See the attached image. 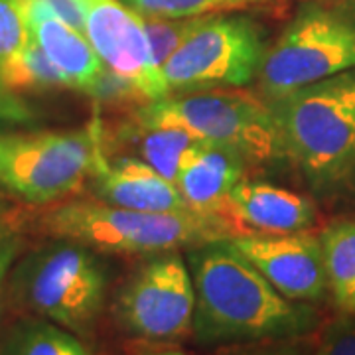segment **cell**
Listing matches in <instances>:
<instances>
[{
	"instance_id": "16",
	"label": "cell",
	"mask_w": 355,
	"mask_h": 355,
	"mask_svg": "<svg viewBox=\"0 0 355 355\" xmlns=\"http://www.w3.org/2000/svg\"><path fill=\"white\" fill-rule=\"evenodd\" d=\"M198 142L200 140L182 128L144 125L132 116L128 123H123L113 130L114 148H125L128 156L153 166L156 172L174 184L186 158L198 146Z\"/></svg>"
},
{
	"instance_id": "27",
	"label": "cell",
	"mask_w": 355,
	"mask_h": 355,
	"mask_svg": "<svg viewBox=\"0 0 355 355\" xmlns=\"http://www.w3.org/2000/svg\"><path fill=\"white\" fill-rule=\"evenodd\" d=\"M245 355H306V352L296 343H277L266 349H257V352Z\"/></svg>"
},
{
	"instance_id": "24",
	"label": "cell",
	"mask_w": 355,
	"mask_h": 355,
	"mask_svg": "<svg viewBox=\"0 0 355 355\" xmlns=\"http://www.w3.org/2000/svg\"><path fill=\"white\" fill-rule=\"evenodd\" d=\"M20 251H22V239L8 229H0V318L4 308V296L8 291V277Z\"/></svg>"
},
{
	"instance_id": "8",
	"label": "cell",
	"mask_w": 355,
	"mask_h": 355,
	"mask_svg": "<svg viewBox=\"0 0 355 355\" xmlns=\"http://www.w3.org/2000/svg\"><path fill=\"white\" fill-rule=\"evenodd\" d=\"M263 26L245 14H207L160 67L170 95L239 89L259 79Z\"/></svg>"
},
{
	"instance_id": "25",
	"label": "cell",
	"mask_w": 355,
	"mask_h": 355,
	"mask_svg": "<svg viewBox=\"0 0 355 355\" xmlns=\"http://www.w3.org/2000/svg\"><path fill=\"white\" fill-rule=\"evenodd\" d=\"M51 10L60 20H64L65 24L76 28L79 32L85 30V22H83V12L77 4V0H48Z\"/></svg>"
},
{
	"instance_id": "2",
	"label": "cell",
	"mask_w": 355,
	"mask_h": 355,
	"mask_svg": "<svg viewBox=\"0 0 355 355\" xmlns=\"http://www.w3.org/2000/svg\"><path fill=\"white\" fill-rule=\"evenodd\" d=\"M266 103L284 160L310 191L322 200L355 191V67Z\"/></svg>"
},
{
	"instance_id": "4",
	"label": "cell",
	"mask_w": 355,
	"mask_h": 355,
	"mask_svg": "<svg viewBox=\"0 0 355 355\" xmlns=\"http://www.w3.org/2000/svg\"><path fill=\"white\" fill-rule=\"evenodd\" d=\"M109 272L93 249L69 239L24 254L8 277V302L26 316L44 318L89 340L103 316Z\"/></svg>"
},
{
	"instance_id": "15",
	"label": "cell",
	"mask_w": 355,
	"mask_h": 355,
	"mask_svg": "<svg viewBox=\"0 0 355 355\" xmlns=\"http://www.w3.org/2000/svg\"><path fill=\"white\" fill-rule=\"evenodd\" d=\"M28 28L30 36L38 42L51 64L65 77L67 87L87 93L105 65L85 34L55 16L30 22Z\"/></svg>"
},
{
	"instance_id": "10",
	"label": "cell",
	"mask_w": 355,
	"mask_h": 355,
	"mask_svg": "<svg viewBox=\"0 0 355 355\" xmlns=\"http://www.w3.org/2000/svg\"><path fill=\"white\" fill-rule=\"evenodd\" d=\"M77 4L85 22L83 34L103 65L127 79L146 103L166 99L170 91L154 64L140 14L121 0H77Z\"/></svg>"
},
{
	"instance_id": "17",
	"label": "cell",
	"mask_w": 355,
	"mask_h": 355,
	"mask_svg": "<svg viewBox=\"0 0 355 355\" xmlns=\"http://www.w3.org/2000/svg\"><path fill=\"white\" fill-rule=\"evenodd\" d=\"M334 304L355 314V219H340L320 233Z\"/></svg>"
},
{
	"instance_id": "18",
	"label": "cell",
	"mask_w": 355,
	"mask_h": 355,
	"mask_svg": "<svg viewBox=\"0 0 355 355\" xmlns=\"http://www.w3.org/2000/svg\"><path fill=\"white\" fill-rule=\"evenodd\" d=\"M0 355H93L83 338L44 318L18 320L0 342Z\"/></svg>"
},
{
	"instance_id": "1",
	"label": "cell",
	"mask_w": 355,
	"mask_h": 355,
	"mask_svg": "<svg viewBox=\"0 0 355 355\" xmlns=\"http://www.w3.org/2000/svg\"><path fill=\"white\" fill-rule=\"evenodd\" d=\"M196 312L193 338L203 345L282 342L318 324L314 308L282 296L223 241L188 249Z\"/></svg>"
},
{
	"instance_id": "29",
	"label": "cell",
	"mask_w": 355,
	"mask_h": 355,
	"mask_svg": "<svg viewBox=\"0 0 355 355\" xmlns=\"http://www.w3.org/2000/svg\"><path fill=\"white\" fill-rule=\"evenodd\" d=\"M0 153H2V137H0ZM0 188H4V186H2V180H0Z\"/></svg>"
},
{
	"instance_id": "12",
	"label": "cell",
	"mask_w": 355,
	"mask_h": 355,
	"mask_svg": "<svg viewBox=\"0 0 355 355\" xmlns=\"http://www.w3.org/2000/svg\"><path fill=\"white\" fill-rule=\"evenodd\" d=\"M91 180L95 184V198L116 207L150 214L188 211L174 182L128 154L116 158L105 154Z\"/></svg>"
},
{
	"instance_id": "9",
	"label": "cell",
	"mask_w": 355,
	"mask_h": 355,
	"mask_svg": "<svg viewBox=\"0 0 355 355\" xmlns=\"http://www.w3.org/2000/svg\"><path fill=\"white\" fill-rule=\"evenodd\" d=\"M113 318L127 336L170 345L193 334L196 291L180 251L148 254L113 298Z\"/></svg>"
},
{
	"instance_id": "19",
	"label": "cell",
	"mask_w": 355,
	"mask_h": 355,
	"mask_svg": "<svg viewBox=\"0 0 355 355\" xmlns=\"http://www.w3.org/2000/svg\"><path fill=\"white\" fill-rule=\"evenodd\" d=\"M0 87L8 93L20 91H53L67 87L65 77L51 64L46 51L30 36V42L18 58L0 69Z\"/></svg>"
},
{
	"instance_id": "6",
	"label": "cell",
	"mask_w": 355,
	"mask_h": 355,
	"mask_svg": "<svg viewBox=\"0 0 355 355\" xmlns=\"http://www.w3.org/2000/svg\"><path fill=\"white\" fill-rule=\"evenodd\" d=\"M354 67L355 2L306 0L268 44L259 85L268 101Z\"/></svg>"
},
{
	"instance_id": "21",
	"label": "cell",
	"mask_w": 355,
	"mask_h": 355,
	"mask_svg": "<svg viewBox=\"0 0 355 355\" xmlns=\"http://www.w3.org/2000/svg\"><path fill=\"white\" fill-rule=\"evenodd\" d=\"M202 18L203 16L162 18V16H144V14H140V20H142V26H144L148 42H150L154 64L158 65V69L176 51L178 46L190 36L191 30L202 22Z\"/></svg>"
},
{
	"instance_id": "26",
	"label": "cell",
	"mask_w": 355,
	"mask_h": 355,
	"mask_svg": "<svg viewBox=\"0 0 355 355\" xmlns=\"http://www.w3.org/2000/svg\"><path fill=\"white\" fill-rule=\"evenodd\" d=\"M2 119L4 121H14V123L28 119V111L16 101L12 93H8L4 89H0V121Z\"/></svg>"
},
{
	"instance_id": "3",
	"label": "cell",
	"mask_w": 355,
	"mask_h": 355,
	"mask_svg": "<svg viewBox=\"0 0 355 355\" xmlns=\"http://www.w3.org/2000/svg\"><path fill=\"white\" fill-rule=\"evenodd\" d=\"M40 229L51 237L81 243L93 251L158 254L193 249L243 233L221 216L196 211L150 214L116 207L101 200H73L40 217Z\"/></svg>"
},
{
	"instance_id": "13",
	"label": "cell",
	"mask_w": 355,
	"mask_h": 355,
	"mask_svg": "<svg viewBox=\"0 0 355 355\" xmlns=\"http://www.w3.org/2000/svg\"><path fill=\"white\" fill-rule=\"evenodd\" d=\"M308 196L259 180H241L229 196V217L243 233H296L316 221Z\"/></svg>"
},
{
	"instance_id": "20",
	"label": "cell",
	"mask_w": 355,
	"mask_h": 355,
	"mask_svg": "<svg viewBox=\"0 0 355 355\" xmlns=\"http://www.w3.org/2000/svg\"><path fill=\"white\" fill-rule=\"evenodd\" d=\"M135 12L162 18H193L207 14L235 10L268 0H121Z\"/></svg>"
},
{
	"instance_id": "5",
	"label": "cell",
	"mask_w": 355,
	"mask_h": 355,
	"mask_svg": "<svg viewBox=\"0 0 355 355\" xmlns=\"http://www.w3.org/2000/svg\"><path fill=\"white\" fill-rule=\"evenodd\" d=\"M130 116L144 125L182 128L193 139L239 156L247 168L286 162L270 105L247 91L216 89L168 95L140 105Z\"/></svg>"
},
{
	"instance_id": "23",
	"label": "cell",
	"mask_w": 355,
	"mask_h": 355,
	"mask_svg": "<svg viewBox=\"0 0 355 355\" xmlns=\"http://www.w3.org/2000/svg\"><path fill=\"white\" fill-rule=\"evenodd\" d=\"M316 355H355V314H342L322 331Z\"/></svg>"
},
{
	"instance_id": "7",
	"label": "cell",
	"mask_w": 355,
	"mask_h": 355,
	"mask_svg": "<svg viewBox=\"0 0 355 355\" xmlns=\"http://www.w3.org/2000/svg\"><path fill=\"white\" fill-rule=\"evenodd\" d=\"M105 154L99 119L77 130L2 137L0 180L26 202H60L95 176Z\"/></svg>"
},
{
	"instance_id": "22",
	"label": "cell",
	"mask_w": 355,
	"mask_h": 355,
	"mask_svg": "<svg viewBox=\"0 0 355 355\" xmlns=\"http://www.w3.org/2000/svg\"><path fill=\"white\" fill-rule=\"evenodd\" d=\"M30 42V28L26 22L20 0H0V69L18 58Z\"/></svg>"
},
{
	"instance_id": "11",
	"label": "cell",
	"mask_w": 355,
	"mask_h": 355,
	"mask_svg": "<svg viewBox=\"0 0 355 355\" xmlns=\"http://www.w3.org/2000/svg\"><path fill=\"white\" fill-rule=\"evenodd\" d=\"M294 302H320L330 292L320 235L296 233H237L223 239Z\"/></svg>"
},
{
	"instance_id": "28",
	"label": "cell",
	"mask_w": 355,
	"mask_h": 355,
	"mask_svg": "<svg viewBox=\"0 0 355 355\" xmlns=\"http://www.w3.org/2000/svg\"><path fill=\"white\" fill-rule=\"evenodd\" d=\"M135 355H190L186 352H180L174 347H150V349H140L139 354Z\"/></svg>"
},
{
	"instance_id": "14",
	"label": "cell",
	"mask_w": 355,
	"mask_h": 355,
	"mask_svg": "<svg viewBox=\"0 0 355 355\" xmlns=\"http://www.w3.org/2000/svg\"><path fill=\"white\" fill-rule=\"evenodd\" d=\"M247 178L239 156L221 146L198 142L178 174L176 186L190 211L229 217V196Z\"/></svg>"
}]
</instances>
